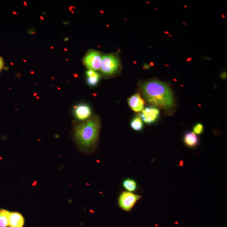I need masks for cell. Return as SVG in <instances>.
<instances>
[{
  "instance_id": "cell-1",
  "label": "cell",
  "mask_w": 227,
  "mask_h": 227,
  "mask_svg": "<svg viewBox=\"0 0 227 227\" xmlns=\"http://www.w3.org/2000/svg\"><path fill=\"white\" fill-rule=\"evenodd\" d=\"M141 91L148 102L164 110H170L175 105L174 96L167 84L153 80L143 84Z\"/></svg>"
},
{
  "instance_id": "cell-2",
  "label": "cell",
  "mask_w": 227,
  "mask_h": 227,
  "mask_svg": "<svg viewBox=\"0 0 227 227\" xmlns=\"http://www.w3.org/2000/svg\"><path fill=\"white\" fill-rule=\"evenodd\" d=\"M100 125L99 117L94 116L87 122L76 126L75 135L81 146L88 149L94 145L98 138Z\"/></svg>"
},
{
  "instance_id": "cell-3",
  "label": "cell",
  "mask_w": 227,
  "mask_h": 227,
  "mask_svg": "<svg viewBox=\"0 0 227 227\" xmlns=\"http://www.w3.org/2000/svg\"><path fill=\"white\" fill-rule=\"evenodd\" d=\"M119 65V59L115 56L112 54L103 56L101 71L105 75H112L116 72Z\"/></svg>"
},
{
  "instance_id": "cell-4",
  "label": "cell",
  "mask_w": 227,
  "mask_h": 227,
  "mask_svg": "<svg viewBox=\"0 0 227 227\" xmlns=\"http://www.w3.org/2000/svg\"><path fill=\"white\" fill-rule=\"evenodd\" d=\"M140 195L128 191L123 192L119 197L118 203L121 208L126 212L132 210L136 203L141 198Z\"/></svg>"
},
{
  "instance_id": "cell-5",
  "label": "cell",
  "mask_w": 227,
  "mask_h": 227,
  "mask_svg": "<svg viewBox=\"0 0 227 227\" xmlns=\"http://www.w3.org/2000/svg\"><path fill=\"white\" fill-rule=\"evenodd\" d=\"M102 57L99 52L90 51L84 57L83 63L89 70H99L101 67Z\"/></svg>"
},
{
  "instance_id": "cell-6",
  "label": "cell",
  "mask_w": 227,
  "mask_h": 227,
  "mask_svg": "<svg viewBox=\"0 0 227 227\" xmlns=\"http://www.w3.org/2000/svg\"><path fill=\"white\" fill-rule=\"evenodd\" d=\"M160 115V111L154 107H147L142 111L141 117L143 121L148 124H151L157 119Z\"/></svg>"
},
{
  "instance_id": "cell-7",
  "label": "cell",
  "mask_w": 227,
  "mask_h": 227,
  "mask_svg": "<svg viewBox=\"0 0 227 227\" xmlns=\"http://www.w3.org/2000/svg\"><path fill=\"white\" fill-rule=\"evenodd\" d=\"M128 103L131 109L136 112L142 111L144 109V101L138 93H136L129 98Z\"/></svg>"
},
{
  "instance_id": "cell-8",
  "label": "cell",
  "mask_w": 227,
  "mask_h": 227,
  "mask_svg": "<svg viewBox=\"0 0 227 227\" xmlns=\"http://www.w3.org/2000/svg\"><path fill=\"white\" fill-rule=\"evenodd\" d=\"M75 114L77 119L84 121L90 116L91 111L90 108L85 104L78 106L75 109Z\"/></svg>"
},
{
  "instance_id": "cell-9",
  "label": "cell",
  "mask_w": 227,
  "mask_h": 227,
  "mask_svg": "<svg viewBox=\"0 0 227 227\" xmlns=\"http://www.w3.org/2000/svg\"><path fill=\"white\" fill-rule=\"evenodd\" d=\"M25 220L21 214L17 212H11L9 217V226L23 227Z\"/></svg>"
},
{
  "instance_id": "cell-10",
  "label": "cell",
  "mask_w": 227,
  "mask_h": 227,
  "mask_svg": "<svg viewBox=\"0 0 227 227\" xmlns=\"http://www.w3.org/2000/svg\"><path fill=\"white\" fill-rule=\"evenodd\" d=\"M184 141L187 146L194 147L198 144L199 139L194 132H189L185 133L184 136Z\"/></svg>"
},
{
  "instance_id": "cell-11",
  "label": "cell",
  "mask_w": 227,
  "mask_h": 227,
  "mask_svg": "<svg viewBox=\"0 0 227 227\" xmlns=\"http://www.w3.org/2000/svg\"><path fill=\"white\" fill-rule=\"evenodd\" d=\"M11 212L7 210L0 209V227L9 226V217Z\"/></svg>"
},
{
  "instance_id": "cell-12",
  "label": "cell",
  "mask_w": 227,
  "mask_h": 227,
  "mask_svg": "<svg viewBox=\"0 0 227 227\" xmlns=\"http://www.w3.org/2000/svg\"><path fill=\"white\" fill-rule=\"evenodd\" d=\"M122 185L126 190L130 192L136 191L138 188L137 182L131 178L125 179L122 183Z\"/></svg>"
},
{
  "instance_id": "cell-13",
  "label": "cell",
  "mask_w": 227,
  "mask_h": 227,
  "mask_svg": "<svg viewBox=\"0 0 227 227\" xmlns=\"http://www.w3.org/2000/svg\"><path fill=\"white\" fill-rule=\"evenodd\" d=\"M131 126L134 130L137 131L141 130L143 127V124L141 118L139 116L135 117L131 122Z\"/></svg>"
},
{
  "instance_id": "cell-14",
  "label": "cell",
  "mask_w": 227,
  "mask_h": 227,
  "mask_svg": "<svg viewBox=\"0 0 227 227\" xmlns=\"http://www.w3.org/2000/svg\"><path fill=\"white\" fill-rule=\"evenodd\" d=\"M100 77V75L98 73L95 72L88 76L87 78V82L90 86H95L99 82Z\"/></svg>"
},
{
  "instance_id": "cell-15",
  "label": "cell",
  "mask_w": 227,
  "mask_h": 227,
  "mask_svg": "<svg viewBox=\"0 0 227 227\" xmlns=\"http://www.w3.org/2000/svg\"><path fill=\"white\" fill-rule=\"evenodd\" d=\"M194 133L196 134L200 135L204 131V127L202 124L198 123L196 124L193 128Z\"/></svg>"
},
{
  "instance_id": "cell-16",
  "label": "cell",
  "mask_w": 227,
  "mask_h": 227,
  "mask_svg": "<svg viewBox=\"0 0 227 227\" xmlns=\"http://www.w3.org/2000/svg\"><path fill=\"white\" fill-rule=\"evenodd\" d=\"M221 78L223 79H226L227 78V73L226 72H224L222 73L220 75Z\"/></svg>"
},
{
  "instance_id": "cell-17",
  "label": "cell",
  "mask_w": 227,
  "mask_h": 227,
  "mask_svg": "<svg viewBox=\"0 0 227 227\" xmlns=\"http://www.w3.org/2000/svg\"><path fill=\"white\" fill-rule=\"evenodd\" d=\"M4 66V62L3 59L0 57V66L3 67Z\"/></svg>"
},
{
  "instance_id": "cell-18",
  "label": "cell",
  "mask_w": 227,
  "mask_h": 227,
  "mask_svg": "<svg viewBox=\"0 0 227 227\" xmlns=\"http://www.w3.org/2000/svg\"><path fill=\"white\" fill-rule=\"evenodd\" d=\"M3 67L0 66V72H1V71H2V69H3Z\"/></svg>"
},
{
  "instance_id": "cell-19",
  "label": "cell",
  "mask_w": 227,
  "mask_h": 227,
  "mask_svg": "<svg viewBox=\"0 0 227 227\" xmlns=\"http://www.w3.org/2000/svg\"><path fill=\"white\" fill-rule=\"evenodd\" d=\"M40 19H41V20H43L44 19V18H43V17H42V16H40Z\"/></svg>"
},
{
  "instance_id": "cell-20",
  "label": "cell",
  "mask_w": 227,
  "mask_h": 227,
  "mask_svg": "<svg viewBox=\"0 0 227 227\" xmlns=\"http://www.w3.org/2000/svg\"><path fill=\"white\" fill-rule=\"evenodd\" d=\"M24 5H25V6H27V2H24Z\"/></svg>"
},
{
  "instance_id": "cell-21",
  "label": "cell",
  "mask_w": 227,
  "mask_h": 227,
  "mask_svg": "<svg viewBox=\"0 0 227 227\" xmlns=\"http://www.w3.org/2000/svg\"><path fill=\"white\" fill-rule=\"evenodd\" d=\"M13 14H15V15H17V13L16 12H13Z\"/></svg>"
},
{
  "instance_id": "cell-22",
  "label": "cell",
  "mask_w": 227,
  "mask_h": 227,
  "mask_svg": "<svg viewBox=\"0 0 227 227\" xmlns=\"http://www.w3.org/2000/svg\"><path fill=\"white\" fill-rule=\"evenodd\" d=\"M34 73L35 72H31V74H34Z\"/></svg>"
},
{
  "instance_id": "cell-23",
  "label": "cell",
  "mask_w": 227,
  "mask_h": 227,
  "mask_svg": "<svg viewBox=\"0 0 227 227\" xmlns=\"http://www.w3.org/2000/svg\"><path fill=\"white\" fill-rule=\"evenodd\" d=\"M23 61L24 62H27V61L25 60H23Z\"/></svg>"
},
{
  "instance_id": "cell-24",
  "label": "cell",
  "mask_w": 227,
  "mask_h": 227,
  "mask_svg": "<svg viewBox=\"0 0 227 227\" xmlns=\"http://www.w3.org/2000/svg\"><path fill=\"white\" fill-rule=\"evenodd\" d=\"M51 48H52V49H54V48H53V47H51Z\"/></svg>"
},
{
  "instance_id": "cell-25",
  "label": "cell",
  "mask_w": 227,
  "mask_h": 227,
  "mask_svg": "<svg viewBox=\"0 0 227 227\" xmlns=\"http://www.w3.org/2000/svg\"><path fill=\"white\" fill-rule=\"evenodd\" d=\"M64 50H65V51H67V49H66V48H65V49H64Z\"/></svg>"
},
{
  "instance_id": "cell-26",
  "label": "cell",
  "mask_w": 227,
  "mask_h": 227,
  "mask_svg": "<svg viewBox=\"0 0 227 227\" xmlns=\"http://www.w3.org/2000/svg\"><path fill=\"white\" fill-rule=\"evenodd\" d=\"M11 64L12 65H14V64H13V63H11Z\"/></svg>"
}]
</instances>
